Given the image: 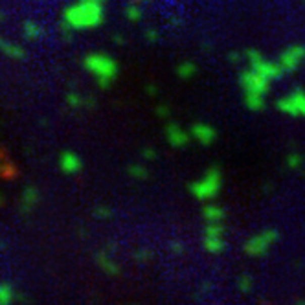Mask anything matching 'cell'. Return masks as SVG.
<instances>
[{"mask_svg":"<svg viewBox=\"0 0 305 305\" xmlns=\"http://www.w3.org/2000/svg\"><path fill=\"white\" fill-rule=\"evenodd\" d=\"M4 19H6V15H4V13H2V11H0V22L4 21Z\"/></svg>","mask_w":305,"mask_h":305,"instance_id":"20","label":"cell"},{"mask_svg":"<svg viewBox=\"0 0 305 305\" xmlns=\"http://www.w3.org/2000/svg\"><path fill=\"white\" fill-rule=\"evenodd\" d=\"M145 37H147L149 41H157V39H158L157 30H147V31H145Z\"/></svg>","mask_w":305,"mask_h":305,"instance_id":"18","label":"cell"},{"mask_svg":"<svg viewBox=\"0 0 305 305\" xmlns=\"http://www.w3.org/2000/svg\"><path fill=\"white\" fill-rule=\"evenodd\" d=\"M168 134H169V142L173 143V145H182V143H186V140H188L186 132L180 131V129H178L175 123H169Z\"/></svg>","mask_w":305,"mask_h":305,"instance_id":"10","label":"cell"},{"mask_svg":"<svg viewBox=\"0 0 305 305\" xmlns=\"http://www.w3.org/2000/svg\"><path fill=\"white\" fill-rule=\"evenodd\" d=\"M66 103L70 105V107H83V103H94V101H90V99H83L77 92H68V96H66Z\"/></svg>","mask_w":305,"mask_h":305,"instance_id":"16","label":"cell"},{"mask_svg":"<svg viewBox=\"0 0 305 305\" xmlns=\"http://www.w3.org/2000/svg\"><path fill=\"white\" fill-rule=\"evenodd\" d=\"M96 2H101V4H103V2H105V0H96Z\"/></svg>","mask_w":305,"mask_h":305,"instance_id":"21","label":"cell"},{"mask_svg":"<svg viewBox=\"0 0 305 305\" xmlns=\"http://www.w3.org/2000/svg\"><path fill=\"white\" fill-rule=\"evenodd\" d=\"M278 111L285 112L292 118H303L305 116V90L303 88H294L290 90L285 97H280L276 101Z\"/></svg>","mask_w":305,"mask_h":305,"instance_id":"5","label":"cell"},{"mask_svg":"<svg viewBox=\"0 0 305 305\" xmlns=\"http://www.w3.org/2000/svg\"><path fill=\"white\" fill-rule=\"evenodd\" d=\"M125 15H127V19L131 22L140 21V19H142V8H140V4H136V2H131V4L125 8Z\"/></svg>","mask_w":305,"mask_h":305,"instance_id":"14","label":"cell"},{"mask_svg":"<svg viewBox=\"0 0 305 305\" xmlns=\"http://www.w3.org/2000/svg\"><path fill=\"white\" fill-rule=\"evenodd\" d=\"M244 103L250 111H261L265 107V97L263 96H244Z\"/></svg>","mask_w":305,"mask_h":305,"instance_id":"15","label":"cell"},{"mask_svg":"<svg viewBox=\"0 0 305 305\" xmlns=\"http://www.w3.org/2000/svg\"><path fill=\"white\" fill-rule=\"evenodd\" d=\"M83 65L90 74L96 76L97 85L101 88L111 87V83L116 79L118 72H120L118 63L111 56H105V54H90V56L85 57Z\"/></svg>","mask_w":305,"mask_h":305,"instance_id":"2","label":"cell"},{"mask_svg":"<svg viewBox=\"0 0 305 305\" xmlns=\"http://www.w3.org/2000/svg\"><path fill=\"white\" fill-rule=\"evenodd\" d=\"M239 85L244 90V96H263L267 97L270 90V79L265 77L263 74L256 72L254 68L241 72Z\"/></svg>","mask_w":305,"mask_h":305,"instance_id":"3","label":"cell"},{"mask_svg":"<svg viewBox=\"0 0 305 305\" xmlns=\"http://www.w3.org/2000/svg\"><path fill=\"white\" fill-rule=\"evenodd\" d=\"M191 132H193L195 138L200 140L202 143H210L215 136V131L210 127V125H206V123H195L193 129H191Z\"/></svg>","mask_w":305,"mask_h":305,"instance_id":"9","label":"cell"},{"mask_svg":"<svg viewBox=\"0 0 305 305\" xmlns=\"http://www.w3.org/2000/svg\"><path fill=\"white\" fill-rule=\"evenodd\" d=\"M68 24L74 30H90V28H97L105 19V11H103L101 2L96 0H81L74 6H68L63 13Z\"/></svg>","mask_w":305,"mask_h":305,"instance_id":"1","label":"cell"},{"mask_svg":"<svg viewBox=\"0 0 305 305\" xmlns=\"http://www.w3.org/2000/svg\"><path fill=\"white\" fill-rule=\"evenodd\" d=\"M61 168L65 173H76V171H79V168H81V162H79V158H77L74 152L66 151L63 152V157H61Z\"/></svg>","mask_w":305,"mask_h":305,"instance_id":"8","label":"cell"},{"mask_svg":"<svg viewBox=\"0 0 305 305\" xmlns=\"http://www.w3.org/2000/svg\"><path fill=\"white\" fill-rule=\"evenodd\" d=\"M0 52H4L6 56L13 57V59H24V56H26V52L22 46L8 41V39H2V37H0Z\"/></svg>","mask_w":305,"mask_h":305,"instance_id":"7","label":"cell"},{"mask_svg":"<svg viewBox=\"0 0 305 305\" xmlns=\"http://www.w3.org/2000/svg\"><path fill=\"white\" fill-rule=\"evenodd\" d=\"M41 33H42V30H41V26L37 24V22H33V21H24V35H26V39H39L41 37Z\"/></svg>","mask_w":305,"mask_h":305,"instance_id":"12","label":"cell"},{"mask_svg":"<svg viewBox=\"0 0 305 305\" xmlns=\"http://www.w3.org/2000/svg\"><path fill=\"white\" fill-rule=\"evenodd\" d=\"M15 300V292L10 283H0V305H11Z\"/></svg>","mask_w":305,"mask_h":305,"instance_id":"11","label":"cell"},{"mask_svg":"<svg viewBox=\"0 0 305 305\" xmlns=\"http://www.w3.org/2000/svg\"><path fill=\"white\" fill-rule=\"evenodd\" d=\"M305 61V46L303 44H292L289 46L285 52H281L280 56V65L281 68L285 70V74L287 72H294L298 70L301 65H303Z\"/></svg>","mask_w":305,"mask_h":305,"instance_id":"6","label":"cell"},{"mask_svg":"<svg viewBox=\"0 0 305 305\" xmlns=\"http://www.w3.org/2000/svg\"><path fill=\"white\" fill-rule=\"evenodd\" d=\"M37 200V191L33 188H26L24 191V208H31Z\"/></svg>","mask_w":305,"mask_h":305,"instance_id":"17","label":"cell"},{"mask_svg":"<svg viewBox=\"0 0 305 305\" xmlns=\"http://www.w3.org/2000/svg\"><path fill=\"white\" fill-rule=\"evenodd\" d=\"M246 59H248L250 68H254L256 72H260V74H263L265 77H269L270 81L280 79V77L285 74V70L281 68L280 63L267 61V59H265V57L261 56L258 50H248V52H246Z\"/></svg>","mask_w":305,"mask_h":305,"instance_id":"4","label":"cell"},{"mask_svg":"<svg viewBox=\"0 0 305 305\" xmlns=\"http://www.w3.org/2000/svg\"><path fill=\"white\" fill-rule=\"evenodd\" d=\"M147 92L149 94H155V87H147Z\"/></svg>","mask_w":305,"mask_h":305,"instance_id":"19","label":"cell"},{"mask_svg":"<svg viewBox=\"0 0 305 305\" xmlns=\"http://www.w3.org/2000/svg\"><path fill=\"white\" fill-rule=\"evenodd\" d=\"M195 72H197V66H195L191 61L180 63V66L177 68V74L182 77V79H189V77H193Z\"/></svg>","mask_w":305,"mask_h":305,"instance_id":"13","label":"cell"}]
</instances>
